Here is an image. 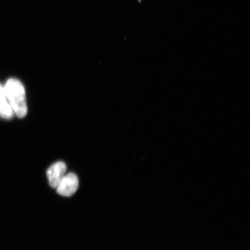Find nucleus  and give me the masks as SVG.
<instances>
[{"label": "nucleus", "instance_id": "f257e3e1", "mask_svg": "<svg viewBox=\"0 0 250 250\" xmlns=\"http://www.w3.org/2000/svg\"><path fill=\"white\" fill-rule=\"evenodd\" d=\"M8 101L12 110L19 118H23L27 113L26 92L23 84L15 78H10L4 87Z\"/></svg>", "mask_w": 250, "mask_h": 250}, {"label": "nucleus", "instance_id": "f03ea898", "mask_svg": "<svg viewBox=\"0 0 250 250\" xmlns=\"http://www.w3.org/2000/svg\"><path fill=\"white\" fill-rule=\"evenodd\" d=\"M79 181L76 174L73 173L65 175L61 181L60 184L56 188L58 194L65 197H70L76 192Z\"/></svg>", "mask_w": 250, "mask_h": 250}, {"label": "nucleus", "instance_id": "7ed1b4c3", "mask_svg": "<svg viewBox=\"0 0 250 250\" xmlns=\"http://www.w3.org/2000/svg\"><path fill=\"white\" fill-rule=\"evenodd\" d=\"M66 171V165L63 162L59 161L51 165L46 171L49 186L53 188H56L65 176Z\"/></svg>", "mask_w": 250, "mask_h": 250}, {"label": "nucleus", "instance_id": "20e7f679", "mask_svg": "<svg viewBox=\"0 0 250 250\" xmlns=\"http://www.w3.org/2000/svg\"><path fill=\"white\" fill-rule=\"evenodd\" d=\"M0 116L7 120L14 116V111L6 96L4 87L1 84H0Z\"/></svg>", "mask_w": 250, "mask_h": 250}]
</instances>
